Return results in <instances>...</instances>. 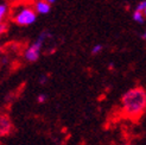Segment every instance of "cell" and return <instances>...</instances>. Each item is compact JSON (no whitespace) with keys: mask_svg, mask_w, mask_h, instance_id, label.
Segmentation results:
<instances>
[{"mask_svg":"<svg viewBox=\"0 0 146 145\" xmlns=\"http://www.w3.org/2000/svg\"><path fill=\"white\" fill-rule=\"evenodd\" d=\"M121 108L127 117L138 118L146 111V92L141 87L128 89L121 98Z\"/></svg>","mask_w":146,"mask_h":145,"instance_id":"obj_1","label":"cell"},{"mask_svg":"<svg viewBox=\"0 0 146 145\" xmlns=\"http://www.w3.org/2000/svg\"><path fill=\"white\" fill-rule=\"evenodd\" d=\"M143 12H144V14H145V17H146V9H145V10H144Z\"/></svg>","mask_w":146,"mask_h":145,"instance_id":"obj_15","label":"cell"},{"mask_svg":"<svg viewBox=\"0 0 146 145\" xmlns=\"http://www.w3.org/2000/svg\"><path fill=\"white\" fill-rule=\"evenodd\" d=\"M12 20L19 26H30L37 20V12L31 5L20 4L13 9Z\"/></svg>","mask_w":146,"mask_h":145,"instance_id":"obj_2","label":"cell"},{"mask_svg":"<svg viewBox=\"0 0 146 145\" xmlns=\"http://www.w3.org/2000/svg\"><path fill=\"white\" fill-rule=\"evenodd\" d=\"M135 9H137V10H140V11H144V10L146 9V0H141V1L137 5Z\"/></svg>","mask_w":146,"mask_h":145,"instance_id":"obj_10","label":"cell"},{"mask_svg":"<svg viewBox=\"0 0 146 145\" xmlns=\"http://www.w3.org/2000/svg\"><path fill=\"white\" fill-rule=\"evenodd\" d=\"M102 49H104V47H102L101 44H95L93 48H92V50H90V53H92V55H99L101 51H102Z\"/></svg>","mask_w":146,"mask_h":145,"instance_id":"obj_8","label":"cell"},{"mask_svg":"<svg viewBox=\"0 0 146 145\" xmlns=\"http://www.w3.org/2000/svg\"><path fill=\"white\" fill-rule=\"evenodd\" d=\"M7 30V25L5 23H0V36H3Z\"/></svg>","mask_w":146,"mask_h":145,"instance_id":"obj_11","label":"cell"},{"mask_svg":"<svg viewBox=\"0 0 146 145\" xmlns=\"http://www.w3.org/2000/svg\"><path fill=\"white\" fill-rule=\"evenodd\" d=\"M46 100H48V96H46V94H44V93L39 94V95L37 96V101H38V104H44Z\"/></svg>","mask_w":146,"mask_h":145,"instance_id":"obj_9","label":"cell"},{"mask_svg":"<svg viewBox=\"0 0 146 145\" xmlns=\"http://www.w3.org/2000/svg\"><path fill=\"white\" fill-rule=\"evenodd\" d=\"M33 7L37 14H48L51 10V4L46 0H36Z\"/></svg>","mask_w":146,"mask_h":145,"instance_id":"obj_5","label":"cell"},{"mask_svg":"<svg viewBox=\"0 0 146 145\" xmlns=\"http://www.w3.org/2000/svg\"><path fill=\"white\" fill-rule=\"evenodd\" d=\"M122 145H132V144H128V143H126V144H122Z\"/></svg>","mask_w":146,"mask_h":145,"instance_id":"obj_16","label":"cell"},{"mask_svg":"<svg viewBox=\"0 0 146 145\" xmlns=\"http://www.w3.org/2000/svg\"><path fill=\"white\" fill-rule=\"evenodd\" d=\"M46 1H49V3L51 4V5H52L54 3H56V0H46Z\"/></svg>","mask_w":146,"mask_h":145,"instance_id":"obj_14","label":"cell"},{"mask_svg":"<svg viewBox=\"0 0 146 145\" xmlns=\"http://www.w3.org/2000/svg\"><path fill=\"white\" fill-rule=\"evenodd\" d=\"M9 6L6 4H0V23H4V20L6 19L7 14H9Z\"/></svg>","mask_w":146,"mask_h":145,"instance_id":"obj_7","label":"cell"},{"mask_svg":"<svg viewBox=\"0 0 146 145\" xmlns=\"http://www.w3.org/2000/svg\"><path fill=\"white\" fill-rule=\"evenodd\" d=\"M0 50H1V43H0Z\"/></svg>","mask_w":146,"mask_h":145,"instance_id":"obj_17","label":"cell"},{"mask_svg":"<svg viewBox=\"0 0 146 145\" xmlns=\"http://www.w3.org/2000/svg\"><path fill=\"white\" fill-rule=\"evenodd\" d=\"M51 37V33L46 30L42 31L40 35L37 37V39H36L33 43H31L30 45H29L25 51H24V59L27 61V62H31V63H35L37 62L39 60L40 57V51L43 47H44L45 42Z\"/></svg>","mask_w":146,"mask_h":145,"instance_id":"obj_3","label":"cell"},{"mask_svg":"<svg viewBox=\"0 0 146 145\" xmlns=\"http://www.w3.org/2000/svg\"><path fill=\"white\" fill-rule=\"evenodd\" d=\"M46 82H48V76L46 75H43V76L39 77V83L40 84H45Z\"/></svg>","mask_w":146,"mask_h":145,"instance_id":"obj_12","label":"cell"},{"mask_svg":"<svg viewBox=\"0 0 146 145\" xmlns=\"http://www.w3.org/2000/svg\"><path fill=\"white\" fill-rule=\"evenodd\" d=\"M13 128L11 119L5 114H0V137L10 134Z\"/></svg>","mask_w":146,"mask_h":145,"instance_id":"obj_4","label":"cell"},{"mask_svg":"<svg viewBox=\"0 0 146 145\" xmlns=\"http://www.w3.org/2000/svg\"><path fill=\"white\" fill-rule=\"evenodd\" d=\"M141 38H143L144 41H146V30H145V31L141 33Z\"/></svg>","mask_w":146,"mask_h":145,"instance_id":"obj_13","label":"cell"},{"mask_svg":"<svg viewBox=\"0 0 146 145\" xmlns=\"http://www.w3.org/2000/svg\"><path fill=\"white\" fill-rule=\"evenodd\" d=\"M133 20L135 21V23H138V24H144V21H145V14H144V12L143 11H140V10H137L135 9V11L133 12Z\"/></svg>","mask_w":146,"mask_h":145,"instance_id":"obj_6","label":"cell"}]
</instances>
